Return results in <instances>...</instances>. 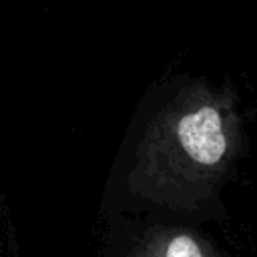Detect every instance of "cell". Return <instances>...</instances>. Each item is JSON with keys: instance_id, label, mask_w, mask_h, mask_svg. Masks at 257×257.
<instances>
[{"instance_id": "1", "label": "cell", "mask_w": 257, "mask_h": 257, "mask_svg": "<svg viewBox=\"0 0 257 257\" xmlns=\"http://www.w3.org/2000/svg\"><path fill=\"white\" fill-rule=\"evenodd\" d=\"M239 143L233 94L207 84L189 86L145 131L128 177L131 189L153 203L193 207L221 183Z\"/></svg>"}, {"instance_id": "2", "label": "cell", "mask_w": 257, "mask_h": 257, "mask_svg": "<svg viewBox=\"0 0 257 257\" xmlns=\"http://www.w3.org/2000/svg\"><path fill=\"white\" fill-rule=\"evenodd\" d=\"M131 257H213V253L193 231L163 227L143 237Z\"/></svg>"}]
</instances>
